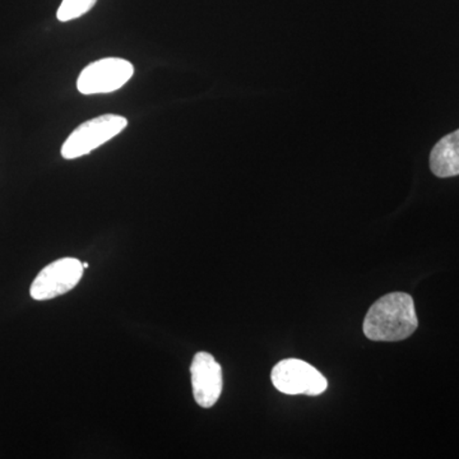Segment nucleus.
<instances>
[{"instance_id":"1","label":"nucleus","mask_w":459,"mask_h":459,"mask_svg":"<svg viewBox=\"0 0 459 459\" xmlns=\"http://www.w3.org/2000/svg\"><path fill=\"white\" fill-rule=\"evenodd\" d=\"M419 327L415 303L406 292H392L371 305L364 320V334L377 342H397Z\"/></svg>"},{"instance_id":"2","label":"nucleus","mask_w":459,"mask_h":459,"mask_svg":"<svg viewBox=\"0 0 459 459\" xmlns=\"http://www.w3.org/2000/svg\"><path fill=\"white\" fill-rule=\"evenodd\" d=\"M128 126V119L122 115L107 114L87 120L71 133L62 147L65 160L80 159L96 148L113 140Z\"/></svg>"},{"instance_id":"3","label":"nucleus","mask_w":459,"mask_h":459,"mask_svg":"<svg viewBox=\"0 0 459 459\" xmlns=\"http://www.w3.org/2000/svg\"><path fill=\"white\" fill-rule=\"evenodd\" d=\"M134 74V66L122 57H104L81 72L77 90L82 95L111 93L122 89Z\"/></svg>"},{"instance_id":"4","label":"nucleus","mask_w":459,"mask_h":459,"mask_svg":"<svg viewBox=\"0 0 459 459\" xmlns=\"http://www.w3.org/2000/svg\"><path fill=\"white\" fill-rule=\"evenodd\" d=\"M274 388L281 394L319 395L327 391L328 382L316 368L298 359H286L273 368L271 374Z\"/></svg>"},{"instance_id":"5","label":"nucleus","mask_w":459,"mask_h":459,"mask_svg":"<svg viewBox=\"0 0 459 459\" xmlns=\"http://www.w3.org/2000/svg\"><path fill=\"white\" fill-rule=\"evenodd\" d=\"M83 265L75 258H62L40 271L31 285V298L50 300L66 294L78 285L83 276Z\"/></svg>"},{"instance_id":"6","label":"nucleus","mask_w":459,"mask_h":459,"mask_svg":"<svg viewBox=\"0 0 459 459\" xmlns=\"http://www.w3.org/2000/svg\"><path fill=\"white\" fill-rule=\"evenodd\" d=\"M193 394L204 409H210L222 394V369L219 362L208 352H198L190 367Z\"/></svg>"},{"instance_id":"7","label":"nucleus","mask_w":459,"mask_h":459,"mask_svg":"<svg viewBox=\"0 0 459 459\" xmlns=\"http://www.w3.org/2000/svg\"><path fill=\"white\" fill-rule=\"evenodd\" d=\"M430 168L437 178L459 175V129L435 144L430 155Z\"/></svg>"},{"instance_id":"8","label":"nucleus","mask_w":459,"mask_h":459,"mask_svg":"<svg viewBox=\"0 0 459 459\" xmlns=\"http://www.w3.org/2000/svg\"><path fill=\"white\" fill-rule=\"evenodd\" d=\"M98 0H63L57 9L56 18L60 22L77 20L93 8Z\"/></svg>"},{"instance_id":"9","label":"nucleus","mask_w":459,"mask_h":459,"mask_svg":"<svg viewBox=\"0 0 459 459\" xmlns=\"http://www.w3.org/2000/svg\"><path fill=\"white\" fill-rule=\"evenodd\" d=\"M82 265L84 270H86V268H89V263H82Z\"/></svg>"}]
</instances>
